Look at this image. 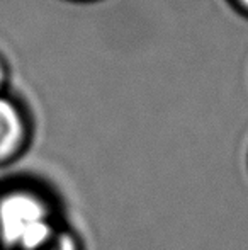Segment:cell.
I'll return each instance as SVG.
<instances>
[{"label": "cell", "mask_w": 248, "mask_h": 250, "mask_svg": "<svg viewBox=\"0 0 248 250\" xmlns=\"http://www.w3.org/2000/svg\"><path fill=\"white\" fill-rule=\"evenodd\" d=\"M60 196L39 179H17L0 189V247L34 250L66 223Z\"/></svg>", "instance_id": "obj_1"}, {"label": "cell", "mask_w": 248, "mask_h": 250, "mask_svg": "<svg viewBox=\"0 0 248 250\" xmlns=\"http://www.w3.org/2000/svg\"><path fill=\"white\" fill-rule=\"evenodd\" d=\"M27 146V128L19 107L0 97V165L14 162Z\"/></svg>", "instance_id": "obj_2"}, {"label": "cell", "mask_w": 248, "mask_h": 250, "mask_svg": "<svg viewBox=\"0 0 248 250\" xmlns=\"http://www.w3.org/2000/svg\"><path fill=\"white\" fill-rule=\"evenodd\" d=\"M34 250H87L83 237L72 223H63L46 242Z\"/></svg>", "instance_id": "obj_3"}, {"label": "cell", "mask_w": 248, "mask_h": 250, "mask_svg": "<svg viewBox=\"0 0 248 250\" xmlns=\"http://www.w3.org/2000/svg\"><path fill=\"white\" fill-rule=\"evenodd\" d=\"M2 83H3V68L0 65V87H2Z\"/></svg>", "instance_id": "obj_4"}, {"label": "cell", "mask_w": 248, "mask_h": 250, "mask_svg": "<svg viewBox=\"0 0 248 250\" xmlns=\"http://www.w3.org/2000/svg\"><path fill=\"white\" fill-rule=\"evenodd\" d=\"M242 2H243V3H247V5H248V0H242Z\"/></svg>", "instance_id": "obj_5"}]
</instances>
